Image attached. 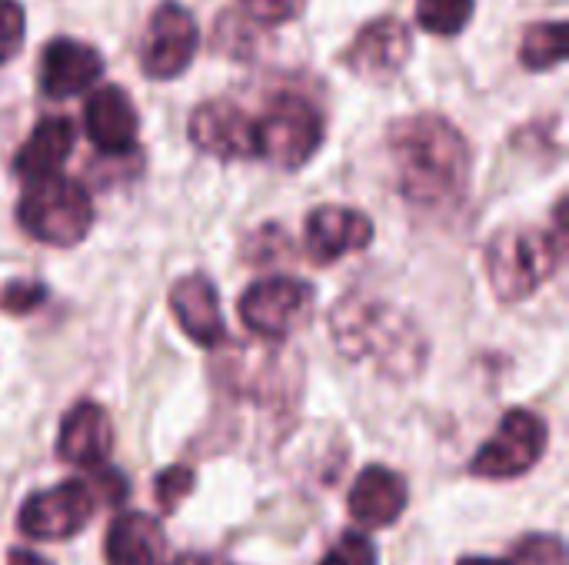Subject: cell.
Instances as JSON below:
<instances>
[{"label": "cell", "mask_w": 569, "mask_h": 565, "mask_svg": "<svg viewBox=\"0 0 569 565\" xmlns=\"http://www.w3.org/2000/svg\"><path fill=\"white\" fill-rule=\"evenodd\" d=\"M190 490H193V470H187V466H170V470H163V473L157 476V483H153L157 506H160L163 513H177L180 503L190 496Z\"/></svg>", "instance_id": "cell-24"}, {"label": "cell", "mask_w": 569, "mask_h": 565, "mask_svg": "<svg viewBox=\"0 0 569 565\" xmlns=\"http://www.w3.org/2000/svg\"><path fill=\"white\" fill-rule=\"evenodd\" d=\"M23 7L17 0H0V63L17 57L23 47Z\"/></svg>", "instance_id": "cell-25"}, {"label": "cell", "mask_w": 569, "mask_h": 565, "mask_svg": "<svg viewBox=\"0 0 569 565\" xmlns=\"http://www.w3.org/2000/svg\"><path fill=\"white\" fill-rule=\"evenodd\" d=\"M330 336L347 360H373L387 376L410 380L427 363V336L397 306L350 293L330 313Z\"/></svg>", "instance_id": "cell-2"}, {"label": "cell", "mask_w": 569, "mask_h": 565, "mask_svg": "<svg viewBox=\"0 0 569 565\" xmlns=\"http://www.w3.org/2000/svg\"><path fill=\"white\" fill-rule=\"evenodd\" d=\"M17 220L40 243L77 246L93 226V203L77 180L47 173L27 180V190L17 203Z\"/></svg>", "instance_id": "cell-4"}, {"label": "cell", "mask_w": 569, "mask_h": 565, "mask_svg": "<svg viewBox=\"0 0 569 565\" xmlns=\"http://www.w3.org/2000/svg\"><path fill=\"white\" fill-rule=\"evenodd\" d=\"M397 186L413 206H447L467 193L470 143L440 113H413L390 127Z\"/></svg>", "instance_id": "cell-1"}, {"label": "cell", "mask_w": 569, "mask_h": 565, "mask_svg": "<svg viewBox=\"0 0 569 565\" xmlns=\"http://www.w3.org/2000/svg\"><path fill=\"white\" fill-rule=\"evenodd\" d=\"M190 140L220 160L253 157V117L230 100H207L190 113Z\"/></svg>", "instance_id": "cell-13"}, {"label": "cell", "mask_w": 569, "mask_h": 565, "mask_svg": "<svg viewBox=\"0 0 569 565\" xmlns=\"http://www.w3.org/2000/svg\"><path fill=\"white\" fill-rule=\"evenodd\" d=\"M237 310L253 336L283 340L310 316L313 286L297 276H267L243 290Z\"/></svg>", "instance_id": "cell-6"}, {"label": "cell", "mask_w": 569, "mask_h": 565, "mask_svg": "<svg viewBox=\"0 0 569 565\" xmlns=\"http://www.w3.org/2000/svg\"><path fill=\"white\" fill-rule=\"evenodd\" d=\"M513 563L517 565H567V549L560 536H547V533H533L523 536L513 546Z\"/></svg>", "instance_id": "cell-22"}, {"label": "cell", "mask_w": 569, "mask_h": 565, "mask_svg": "<svg viewBox=\"0 0 569 565\" xmlns=\"http://www.w3.org/2000/svg\"><path fill=\"white\" fill-rule=\"evenodd\" d=\"M7 565H50L43 556H37V553H27V549H13L10 556H7Z\"/></svg>", "instance_id": "cell-29"}, {"label": "cell", "mask_w": 569, "mask_h": 565, "mask_svg": "<svg viewBox=\"0 0 569 565\" xmlns=\"http://www.w3.org/2000/svg\"><path fill=\"white\" fill-rule=\"evenodd\" d=\"M170 310L180 323V330L200 343V346H220L227 340V326L220 316V300H217V286L203 276V273H190L183 280L173 283L170 290Z\"/></svg>", "instance_id": "cell-16"}, {"label": "cell", "mask_w": 569, "mask_h": 565, "mask_svg": "<svg viewBox=\"0 0 569 565\" xmlns=\"http://www.w3.org/2000/svg\"><path fill=\"white\" fill-rule=\"evenodd\" d=\"M547 450V423L530 410H510L497 433L480 446L470 473L480 480H517L530 473Z\"/></svg>", "instance_id": "cell-7"}, {"label": "cell", "mask_w": 569, "mask_h": 565, "mask_svg": "<svg viewBox=\"0 0 569 565\" xmlns=\"http://www.w3.org/2000/svg\"><path fill=\"white\" fill-rule=\"evenodd\" d=\"M567 57V23L550 20V23H533L523 33L520 43V60L527 70H550L560 67Z\"/></svg>", "instance_id": "cell-20"}, {"label": "cell", "mask_w": 569, "mask_h": 565, "mask_svg": "<svg viewBox=\"0 0 569 565\" xmlns=\"http://www.w3.org/2000/svg\"><path fill=\"white\" fill-rule=\"evenodd\" d=\"M323 143V117L313 103L297 93H280L267 103L263 117L253 120V157L300 170Z\"/></svg>", "instance_id": "cell-5"}, {"label": "cell", "mask_w": 569, "mask_h": 565, "mask_svg": "<svg viewBox=\"0 0 569 565\" xmlns=\"http://www.w3.org/2000/svg\"><path fill=\"white\" fill-rule=\"evenodd\" d=\"M83 127L97 150L117 157V153H130L137 147L140 120H137L130 97L120 87H97V90H90V97L83 103Z\"/></svg>", "instance_id": "cell-14"}, {"label": "cell", "mask_w": 569, "mask_h": 565, "mask_svg": "<svg viewBox=\"0 0 569 565\" xmlns=\"http://www.w3.org/2000/svg\"><path fill=\"white\" fill-rule=\"evenodd\" d=\"M73 123L67 117H43L30 137L23 140V147L13 153V173L20 180H37L47 173H60V163L70 157L73 150Z\"/></svg>", "instance_id": "cell-19"}, {"label": "cell", "mask_w": 569, "mask_h": 565, "mask_svg": "<svg viewBox=\"0 0 569 565\" xmlns=\"http://www.w3.org/2000/svg\"><path fill=\"white\" fill-rule=\"evenodd\" d=\"M103 73L100 53L73 37H57L40 53V90L50 100H67L90 90Z\"/></svg>", "instance_id": "cell-12"}, {"label": "cell", "mask_w": 569, "mask_h": 565, "mask_svg": "<svg viewBox=\"0 0 569 565\" xmlns=\"http://www.w3.org/2000/svg\"><path fill=\"white\" fill-rule=\"evenodd\" d=\"M103 556L107 565H167V536L157 519L123 513L107 529Z\"/></svg>", "instance_id": "cell-18"}, {"label": "cell", "mask_w": 569, "mask_h": 565, "mask_svg": "<svg viewBox=\"0 0 569 565\" xmlns=\"http://www.w3.org/2000/svg\"><path fill=\"white\" fill-rule=\"evenodd\" d=\"M43 300H47V290H43V283H33V280L10 283V286L0 290V310L13 313V316H23V313L37 310Z\"/></svg>", "instance_id": "cell-26"}, {"label": "cell", "mask_w": 569, "mask_h": 565, "mask_svg": "<svg viewBox=\"0 0 569 565\" xmlns=\"http://www.w3.org/2000/svg\"><path fill=\"white\" fill-rule=\"evenodd\" d=\"M173 565H233L223 556H200V553H190V556H180Z\"/></svg>", "instance_id": "cell-28"}, {"label": "cell", "mask_w": 569, "mask_h": 565, "mask_svg": "<svg viewBox=\"0 0 569 565\" xmlns=\"http://www.w3.org/2000/svg\"><path fill=\"white\" fill-rule=\"evenodd\" d=\"M457 565H513V563H507V559H483V556H467V559H460Z\"/></svg>", "instance_id": "cell-30"}, {"label": "cell", "mask_w": 569, "mask_h": 565, "mask_svg": "<svg viewBox=\"0 0 569 565\" xmlns=\"http://www.w3.org/2000/svg\"><path fill=\"white\" fill-rule=\"evenodd\" d=\"M373 240V223L350 206H317L303 223V250L313 263L327 266L347 253L367 250Z\"/></svg>", "instance_id": "cell-11"}, {"label": "cell", "mask_w": 569, "mask_h": 565, "mask_svg": "<svg viewBox=\"0 0 569 565\" xmlns=\"http://www.w3.org/2000/svg\"><path fill=\"white\" fill-rule=\"evenodd\" d=\"M110 450H113V426H110L107 410L90 400L77 403L60 423L57 456L70 466L93 470V466L107 463Z\"/></svg>", "instance_id": "cell-15"}, {"label": "cell", "mask_w": 569, "mask_h": 565, "mask_svg": "<svg viewBox=\"0 0 569 565\" xmlns=\"http://www.w3.org/2000/svg\"><path fill=\"white\" fill-rule=\"evenodd\" d=\"M243 7L260 23H287L307 7V0H243Z\"/></svg>", "instance_id": "cell-27"}, {"label": "cell", "mask_w": 569, "mask_h": 565, "mask_svg": "<svg viewBox=\"0 0 569 565\" xmlns=\"http://www.w3.org/2000/svg\"><path fill=\"white\" fill-rule=\"evenodd\" d=\"M563 236L540 226H507L487 243V280L503 303L533 296L560 266Z\"/></svg>", "instance_id": "cell-3"}, {"label": "cell", "mask_w": 569, "mask_h": 565, "mask_svg": "<svg viewBox=\"0 0 569 565\" xmlns=\"http://www.w3.org/2000/svg\"><path fill=\"white\" fill-rule=\"evenodd\" d=\"M473 17V0H420L417 3V20L423 30L437 37H453L460 33Z\"/></svg>", "instance_id": "cell-21"}, {"label": "cell", "mask_w": 569, "mask_h": 565, "mask_svg": "<svg viewBox=\"0 0 569 565\" xmlns=\"http://www.w3.org/2000/svg\"><path fill=\"white\" fill-rule=\"evenodd\" d=\"M320 565H377V549L363 533L350 529L327 549Z\"/></svg>", "instance_id": "cell-23"}, {"label": "cell", "mask_w": 569, "mask_h": 565, "mask_svg": "<svg viewBox=\"0 0 569 565\" xmlns=\"http://www.w3.org/2000/svg\"><path fill=\"white\" fill-rule=\"evenodd\" d=\"M197 43H200V33H197L193 13L167 0L150 13V23L140 40V67L153 80H173L197 57Z\"/></svg>", "instance_id": "cell-8"}, {"label": "cell", "mask_w": 569, "mask_h": 565, "mask_svg": "<svg viewBox=\"0 0 569 565\" xmlns=\"http://www.w3.org/2000/svg\"><path fill=\"white\" fill-rule=\"evenodd\" d=\"M350 516L360 526H393L407 509V483L387 466H367L350 490Z\"/></svg>", "instance_id": "cell-17"}, {"label": "cell", "mask_w": 569, "mask_h": 565, "mask_svg": "<svg viewBox=\"0 0 569 565\" xmlns=\"http://www.w3.org/2000/svg\"><path fill=\"white\" fill-rule=\"evenodd\" d=\"M410 50H413V37L407 23L397 17H377L353 37V43L343 53V63L350 67V73L380 83L403 70Z\"/></svg>", "instance_id": "cell-10"}, {"label": "cell", "mask_w": 569, "mask_h": 565, "mask_svg": "<svg viewBox=\"0 0 569 565\" xmlns=\"http://www.w3.org/2000/svg\"><path fill=\"white\" fill-rule=\"evenodd\" d=\"M93 490L83 480L33 493L20 506V533L37 543H60L77 536L93 516Z\"/></svg>", "instance_id": "cell-9"}]
</instances>
